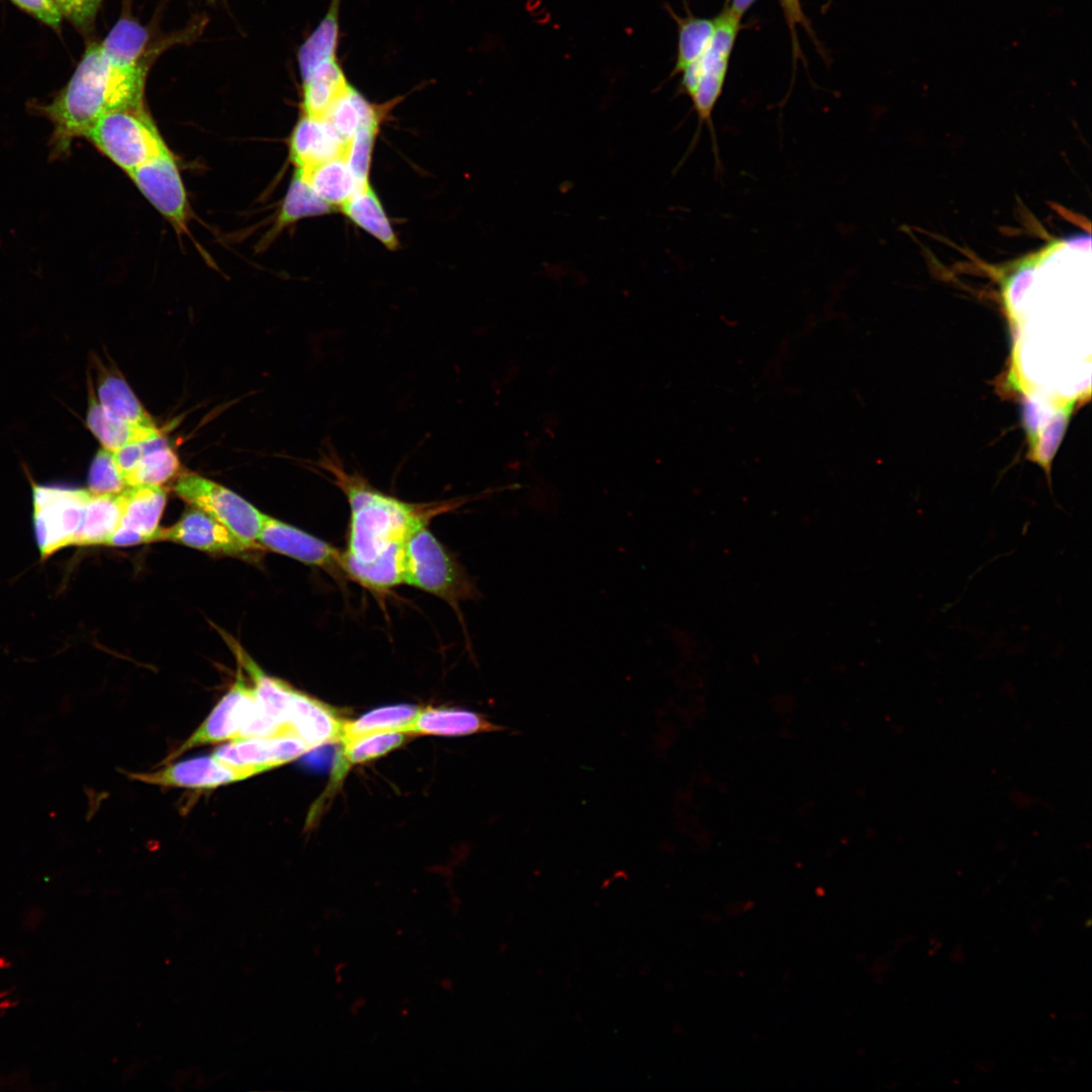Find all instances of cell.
<instances>
[{"label":"cell","mask_w":1092,"mask_h":1092,"mask_svg":"<svg viewBox=\"0 0 1092 1092\" xmlns=\"http://www.w3.org/2000/svg\"><path fill=\"white\" fill-rule=\"evenodd\" d=\"M318 465L344 492L351 510L347 550L341 568L374 590L404 582L405 544L430 518L456 504H412L373 487L357 472H348L331 446Z\"/></svg>","instance_id":"obj_1"},{"label":"cell","mask_w":1092,"mask_h":1092,"mask_svg":"<svg viewBox=\"0 0 1092 1092\" xmlns=\"http://www.w3.org/2000/svg\"><path fill=\"white\" fill-rule=\"evenodd\" d=\"M124 109L109 82L101 43H90L73 76L56 98L38 106L53 124L52 156L69 154L75 139L84 138L104 114Z\"/></svg>","instance_id":"obj_2"},{"label":"cell","mask_w":1092,"mask_h":1092,"mask_svg":"<svg viewBox=\"0 0 1092 1092\" xmlns=\"http://www.w3.org/2000/svg\"><path fill=\"white\" fill-rule=\"evenodd\" d=\"M84 138L127 174L169 150L145 109L108 112Z\"/></svg>","instance_id":"obj_3"},{"label":"cell","mask_w":1092,"mask_h":1092,"mask_svg":"<svg viewBox=\"0 0 1092 1092\" xmlns=\"http://www.w3.org/2000/svg\"><path fill=\"white\" fill-rule=\"evenodd\" d=\"M404 583L451 602L475 593L427 525L418 528L406 541Z\"/></svg>","instance_id":"obj_4"},{"label":"cell","mask_w":1092,"mask_h":1092,"mask_svg":"<svg viewBox=\"0 0 1092 1092\" xmlns=\"http://www.w3.org/2000/svg\"><path fill=\"white\" fill-rule=\"evenodd\" d=\"M90 495L83 488L33 486L34 532L42 558L74 544Z\"/></svg>","instance_id":"obj_5"},{"label":"cell","mask_w":1092,"mask_h":1092,"mask_svg":"<svg viewBox=\"0 0 1092 1092\" xmlns=\"http://www.w3.org/2000/svg\"><path fill=\"white\" fill-rule=\"evenodd\" d=\"M174 490L190 507L215 519L247 543L259 545L263 513L236 492L193 472L181 474Z\"/></svg>","instance_id":"obj_6"},{"label":"cell","mask_w":1092,"mask_h":1092,"mask_svg":"<svg viewBox=\"0 0 1092 1092\" xmlns=\"http://www.w3.org/2000/svg\"><path fill=\"white\" fill-rule=\"evenodd\" d=\"M148 32L130 18H120L101 42L109 82L126 109H145L146 72L142 58Z\"/></svg>","instance_id":"obj_7"},{"label":"cell","mask_w":1092,"mask_h":1092,"mask_svg":"<svg viewBox=\"0 0 1092 1092\" xmlns=\"http://www.w3.org/2000/svg\"><path fill=\"white\" fill-rule=\"evenodd\" d=\"M128 176L178 234L186 233L189 205L184 184L170 150L132 170Z\"/></svg>","instance_id":"obj_8"},{"label":"cell","mask_w":1092,"mask_h":1092,"mask_svg":"<svg viewBox=\"0 0 1092 1092\" xmlns=\"http://www.w3.org/2000/svg\"><path fill=\"white\" fill-rule=\"evenodd\" d=\"M158 541L239 557H252L253 553L263 549L260 545L247 543L221 523L192 507L171 527L159 528L155 537V542Z\"/></svg>","instance_id":"obj_9"},{"label":"cell","mask_w":1092,"mask_h":1092,"mask_svg":"<svg viewBox=\"0 0 1092 1092\" xmlns=\"http://www.w3.org/2000/svg\"><path fill=\"white\" fill-rule=\"evenodd\" d=\"M256 704L254 688L250 687L239 672L230 691L194 733L169 756V759L200 745L214 744L228 739L235 740Z\"/></svg>","instance_id":"obj_10"},{"label":"cell","mask_w":1092,"mask_h":1092,"mask_svg":"<svg viewBox=\"0 0 1092 1092\" xmlns=\"http://www.w3.org/2000/svg\"><path fill=\"white\" fill-rule=\"evenodd\" d=\"M259 775L253 767L235 766L212 755L179 761L152 772L130 774L129 778L163 787L212 789Z\"/></svg>","instance_id":"obj_11"},{"label":"cell","mask_w":1092,"mask_h":1092,"mask_svg":"<svg viewBox=\"0 0 1092 1092\" xmlns=\"http://www.w3.org/2000/svg\"><path fill=\"white\" fill-rule=\"evenodd\" d=\"M264 549L323 568H341V555L327 542L263 514L257 539Z\"/></svg>","instance_id":"obj_12"},{"label":"cell","mask_w":1092,"mask_h":1092,"mask_svg":"<svg viewBox=\"0 0 1092 1092\" xmlns=\"http://www.w3.org/2000/svg\"><path fill=\"white\" fill-rule=\"evenodd\" d=\"M309 750L311 748L296 736L278 735L233 740L216 748L212 756L223 763L253 767L262 774L290 762Z\"/></svg>","instance_id":"obj_13"},{"label":"cell","mask_w":1092,"mask_h":1092,"mask_svg":"<svg viewBox=\"0 0 1092 1092\" xmlns=\"http://www.w3.org/2000/svg\"><path fill=\"white\" fill-rule=\"evenodd\" d=\"M346 143L325 117L303 114L290 135V159L296 169L307 170L342 156Z\"/></svg>","instance_id":"obj_14"},{"label":"cell","mask_w":1092,"mask_h":1092,"mask_svg":"<svg viewBox=\"0 0 1092 1092\" xmlns=\"http://www.w3.org/2000/svg\"><path fill=\"white\" fill-rule=\"evenodd\" d=\"M343 722L331 707L294 690L287 726L311 749L340 741Z\"/></svg>","instance_id":"obj_15"},{"label":"cell","mask_w":1092,"mask_h":1092,"mask_svg":"<svg viewBox=\"0 0 1092 1092\" xmlns=\"http://www.w3.org/2000/svg\"><path fill=\"white\" fill-rule=\"evenodd\" d=\"M122 516L119 529L136 535L143 543L155 542L167 490L163 486H129L120 492Z\"/></svg>","instance_id":"obj_16"},{"label":"cell","mask_w":1092,"mask_h":1092,"mask_svg":"<svg viewBox=\"0 0 1092 1092\" xmlns=\"http://www.w3.org/2000/svg\"><path fill=\"white\" fill-rule=\"evenodd\" d=\"M502 730L504 727L475 712L428 707L418 712L407 734L461 736Z\"/></svg>","instance_id":"obj_17"},{"label":"cell","mask_w":1092,"mask_h":1092,"mask_svg":"<svg viewBox=\"0 0 1092 1092\" xmlns=\"http://www.w3.org/2000/svg\"><path fill=\"white\" fill-rule=\"evenodd\" d=\"M86 422L102 448L114 452L128 444L143 442L161 435L157 427H143L126 423L109 414L90 390Z\"/></svg>","instance_id":"obj_18"},{"label":"cell","mask_w":1092,"mask_h":1092,"mask_svg":"<svg viewBox=\"0 0 1092 1092\" xmlns=\"http://www.w3.org/2000/svg\"><path fill=\"white\" fill-rule=\"evenodd\" d=\"M122 505L120 493L94 494L86 504L85 515L73 545H106L120 525Z\"/></svg>","instance_id":"obj_19"},{"label":"cell","mask_w":1092,"mask_h":1092,"mask_svg":"<svg viewBox=\"0 0 1092 1092\" xmlns=\"http://www.w3.org/2000/svg\"><path fill=\"white\" fill-rule=\"evenodd\" d=\"M300 171L315 194L333 208H341L361 189L343 155Z\"/></svg>","instance_id":"obj_20"},{"label":"cell","mask_w":1092,"mask_h":1092,"mask_svg":"<svg viewBox=\"0 0 1092 1092\" xmlns=\"http://www.w3.org/2000/svg\"><path fill=\"white\" fill-rule=\"evenodd\" d=\"M341 209L350 220L387 249L391 251L397 249L398 240L395 232L370 184L356 191Z\"/></svg>","instance_id":"obj_21"},{"label":"cell","mask_w":1092,"mask_h":1092,"mask_svg":"<svg viewBox=\"0 0 1092 1092\" xmlns=\"http://www.w3.org/2000/svg\"><path fill=\"white\" fill-rule=\"evenodd\" d=\"M382 111L351 85L335 101L325 118L348 142L363 128H379Z\"/></svg>","instance_id":"obj_22"},{"label":"cell","mask_w":1092,"mask_h":1092,"mask_svg":"<svg viewBox=\"0 0 1092 1092\" xmlns=\"http://www.w3.org/2000/svg\"><path fill=\"white\" fill-rule=\"evenodd\" d=\"M349 85L335 59L323 63L303 80V114L325 117Z\"/></svg>","instance_id":"obj_23"},{"label":"cell","mask_w":1092,"mask_h":1092,"mask_svg":"<svg viewBox=\"0 0 1092 1092\" xmlns=\"http://www.w3.org/2000/svg\"><path fill=\"white\" fill-rule=\"evenodd\" d=\"M145 446V454L124 478L126 487L162 486L179 471V458L162 434L147 440Z\"/></svg>","instance_id":"obj_24"},{"label":"cell","mask_w":1092,"mask_h":1092,"mask_svg":"<svg viewBox=\"0 0 1092 1092\" xmlns=\"http://www.w3.org/2000/svg\"><path fill=\"white\" fill-rule=\"evenodd\" d=\"M97 400L109 414L126 423L156 427L152 417L119 375H101L97 385Z\"/></svg>","instance_id":"obj_25"},{"label":"cell","mask_w":1092,"mask_h":1092,"mask_svg":"<svg viewBox=\"0 0 1092 1092\" xmlns=\"http://www.w3.org/2000/svg\"><path fill=\"white\" fill-rule=\"evenodd\" d=\"M420 709L413 705L400 704L384 706L362 715L354 721H344L340 742L345 743L357 737L385 731L407 730Z\"/></svg>","instance_id":"obj_26"},{"label":"cell","mask_w":1092,"mask_h":1092,"mask_svg":"<svg viewBox=\"0 0 1092 1092\" xmlns=\"http://www.w3.org/2000/svg\"><path fill=\"white\" fill-rule=\"evenodd\" d=\"M1074 406V398L1057 404L1055 411L1039 428L1034 440L1028 444V458L1044 470L1050 484L1052 463L1066 433Z\"/></svg>","instance_id":"obj_27"},{"label":"cell","mask_w":1092,"mask_h":1092,"mask_svg":"<svg viewBox=\"0 0 1092 1092\" xmlns=\"http://www.w3.org/2000/svg\"><path fill=\"white\" fill-rule=\"evenodd\" d=\"M666 9L678 28L676 60L670 75L673 77L681 74L706 51L714 31L715 21L696 17L691 13L680 17L669 6H666Z\"/></svg>","instance_id":"obj_28"},{"label":"cell","mask_w":1092,"mask_h":1092,"mask_svg":"<svg viewBox=\"0 0 1092 1092\" xmlns=\"http://www.w3.org/2000/svg\"><path fill=\"white\" fill-rule=\"evenodd\" d=\"M334 209L315 194L302 172L296 169L283 199L274 229L281 231L299 219L327 214Z\"/></svg>","instance_id":"obj_29"},{"label":"cell","mask_w":1092,"mask_h":1092,"mask_svg":"<svg viewBox=\"0 0 1092 1092\" xmlns=\"http://www.w3.org/2000/svg\"><path fill=\"white\" fill-rule=\"evenodd\" d=\"M338 2L339 0L333 2L325 18L299 49L298 63L302 80L323 63L335 59L339 31Z\"/></svg>","instance_id":"obj_30"},{"label":"cell","mask_w":1092,"mask_h":1092,"mask_svg":"<svg viewBox=\"0 0 1092 1092\" xmlns=\"http://www.w3.org/2000/svg\"><path fill=\"white\" fill-rule=\"evenodd\" d=\"M407 735L402 731L376 732L343 743L340 761L335 767V777H342L351 764L374 759L400 746Z\"/></svg>","instance_id":"obj_31"},{"label":"cell","mask_w":1092,"mask_h":1092,"mask_svg":"<svg viewBox=\"0 0 1092 1092\" xmlns=\"http://www.w3.org/2000/svg\"><path fill=\"white\" fill-rule=\"evenodd\" d=\"M378 129H360L346 143L343 156L360 188L370 184L369 172Z\"/></svg>","instance_id":"obj_32"},{"label":"cell","mask_w":1092,"mask_h":1092,"mask_svg":"<svg viewBox=\"0 0 1092 1092\" xmlns=\"http://www.w3.org/2000/svg\"><path fill=\"white\" fill-rule=\"evenodd\" d=\"M88 485V490L94 494H117L126 488L112 452L104 448L98 450L90 465Z\"/></svg>","instance_id":"obj_33"},{"label":"cell","mask_w":1092,"mask_h":1092,"mask_svg":"<svg viewBox=\"0 0 1092 1092\" xmlns=\"http://www.w3.org/2000/svg\"><path fill=\"white\" fill-rule=\"evenodd\" d=\"M62 17L81 30L93 26L103 0H51Z\"/></svg>","instance_id":"obj_34"},{"label":"cell","mask_w":1092,"mask_h":1092,"mask_svg":"<svg viewBox=\"0 0 1092 1092\" xmlns=\"http://www.w3.org/2000/svg\"><path fill=\"white\" fill-rule=\"evenodd\" d=\"M20 9L40 20L44 24L58 28L62 16L51 0H11Z\"/></svg>","instance_id":"obj_35"},{"label":"cell","mask_w":1092,"mask_h":1092,"mask_svg":"<svg viewBox=\"0 0 1092 1092\" xmlns=\"http://www.w3.org/2000/svg\"><path fill=\"white\" fill-rule=\"evenodd\" d=\"M145 442H136L112 452L114 462L124 480L146 452Z\"/></svg>","instance_id":"obj_36"},{"label":"cell","mask_w":1092,"mask_h":1092,"mask_svg":"<svg viewBox=\"0 0 1092 1092\" xmlns=\"http://www.w3.org/2000/svg\"><path fill=\"white\" fill-rule=\"evenodd\" d=\"M1050 416V415H1049ZM1048 416V417H1049ZM1044 414L1040 403L1032 396H1027L1023 402L1022 420L1026 431L1028 444L1031 443L1039 428L1043 424Z\"/></svg>","instance_id":"obj_37"},{"label":"cell","mask_w":1092,"mask_h":1092,"mask_svg":"<svg viewBox=\"0 0 1092 1092\" xmlns=\"http://www.w3.org/2000/svg\"><path fill=\"white\" fill-rule=\"evenodd\" d=\"M791 23L803 21V14L799 0H781Z\"/></svg>","instance_id":"obj_38"},{"label":"cell","mask_w":1092,"mask_h":1092,"mask_svg":"<svg viewBox=\"0 0 1092 1092\" xmlns=\"http://www.w3.org/2000/svg\"><path fill=\"white\" fill-rule=\"evenodd\" d=\"M754 1H755V0H732V4H731V6L729 7V10H730V11H731V12H732V13H733L734 15H736V16H737V17H739V18H741V17H742V15H743V13H744V12H745V11H746V10H747V9H748L749 7H750V5H751V4H752V3L754 2Z\"/></svg>","instance_id":"obj_39"},{"label":"cell","mask_w":1092,"mask_h":1092,"mask_svg":"<svg viewBox=\"0 0 1092 1092\" xmlns=\"http://www.w3.org/2000/svg\"><path fill=\"white\" fill-rule=\"evenodd\" d=\"M364 1003H365V1001L363 999L361 1000V1002L355 1001L354 1004H353L354 1006L352 1007V1012L354 1014L357 1013L358 1009L360 1007H362L364 1005Z\"/></svg>","instance_id":"obj_40"},{"label":"cell","mask_w":1092,"mask_h":1092,"mask_svg":"<svg viewBox=\"0 0 1092 1092\" xmlns=\"http://www.w3.org/2000/svg\"><path fill=\"white\" fill-rule=\"evenodd\" d=\"M14 1004H15V1003H12V1002H11V1001H9V1000H8V1001H4L3 1003H2V1002L0 1003V1008H7V1007L9 1008V1007H11V1006H12V1005H14Z\"/></svg>","instance_id":"obj_41"},{"label":"cell","mask_w":1092,"mask_h":1092,"mask_svg":"<svg viewBox=\"0 0 1092 1092\" xmlns=\"http://www.w3.org/2000/svg\"><path fill=\"white\" fill-rule=\"evenodd\" d=\"M7 993H9V992L8 991L0 992V999L3 998Z\"/></svg>","instance_id":"obj_42"}]
</instances>
